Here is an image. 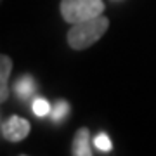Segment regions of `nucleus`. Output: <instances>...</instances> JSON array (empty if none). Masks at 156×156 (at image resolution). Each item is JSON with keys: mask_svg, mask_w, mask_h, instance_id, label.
I'll use <instances>...</instances> for the list:
<instances>
[{"mask_svg": "<svg viewBox=\"0 0 156 156\" xmlns=\"http://www.w3.org/2000/svg\"><path fill=\"white\" fill-rule=\"evenodd\" d=\"M12 62L9 59V56H2L0 57V75H2V82H0V101L4 102L7 99V78L11 73Z\"/></svg>", "mask_w": 156, "mask_h": 156, "instance_id": "5", "label": "nucleus"}, {"mask_svg": "<svg viewBox=\"0 0 156 156\" xmlns=\"http://www.w3.org/2000/svg\"><path fill=\"white\" fill-rule=\"evenodd\" d=\"M68 111H69V106H68V102H64V101H59L56 106H54V109L50 111V116H52V120L54 122H61L62 118L68 115Z\"/></svg>", "mask_w": 156, "mask_h": 156, "instance_id": "7", "label": "nucleus"}, {"mask_svg": "<svg viewBox=\"0 0 156 156\" xmlns=\"http://www.w3.org/2000/svg\"><path fill=\"white\" fill-rule=\"evenodd\" d=\"M104 11L102 0H62L61 2V14L68 23L87 21L92 17H97Z\"/></svg>", "mask_w": 156, "mask_h": 156, "instance_id": "2", "label": "nucleus"}, {"mask_svg": "<svg viewBox=\"0 0 156 156\" xmlns=\"http://www.w3.org/2000/svg\"><path fill=\"white\" fill-rule=\"evenodd\" d=\"M94 144L97 149L104 151V153H108V151H111V140H109V137H108L106 134H99L97 137L94 139Z\"/></svg>", "mask_w": 156, "mask_h": 156, "instance_id": "9", "label": "nucleus"}, {"mask_svg": "<svg viewBox=\"0 0 156 156\" xmlns=\"http://www.w3.org/2000/svg\"><path fill=\"white\" fill-rule=\"evenodd\" d=\"M35 92V82L31 76H23L17 80L16 83V94L21 97V99H28L31 97Z\"/></svg>", "mask_w": 156, "mask_h": 156, "instance_id": "6", "label": "nucleus"}, {"mask_svg": "<svg viewBox=\"0 0 156 156\" xmlns=\"http://www.w3.org/2000/svg\"><path fill=\"white\" fill-rule=\"evenodd\" d=\"M108 26H109V21L104 16H97L92 19H87V21L76 23L68 31V44L76 50L87 49L90 45H94L106 33Z\"/></svg>", "mask_w": 156, "mask_h": 156, "instance_id": "1", "label": "nucleus"}, {"mask_svg": "<svg viewBox=\"0 0 156 156\" xmlns=\"http://www.w3.org/2000/svg\"><path fill=\"white\" fill-rule=\"evenodd\" d=\"M31 108H33V113L37 115V116H47V115L52 111L49 101H45V99H35L33 104H31Z\"/></svg>", "mask_w": 156, "mask_h": 156, "instance_id": "8", "label": "nucleus"}, {"mask_svg": "<svg viewBox=\"0 0 156 156\" xmlns=\"http://www.w3.org/2000/svg\"><path fill=\"white\" fill-rule=\"evenodd\" d=\"M89 139V130L80 128L75 134V139H73V156H92Z\"/></svg>", "mask_w": 156, "mask_h": 156, "instance_id": "4", "label": "nucleus"}, {"mask_svg": "<svg viewBox=\"0 0 156 156\" xmlns=\"http://www.w3.org/2000/svg\"><path fill=\"white\" fill-rule=\"evenodd\" d=\"M30 134V123L21 116H11L7 122L2 123V137L7 140H17L24 139Z\"/></svg>", "mask_w": 156, "mask_h": 156, "instance_id": "3", "label": "nucleus"}]
</instances>
